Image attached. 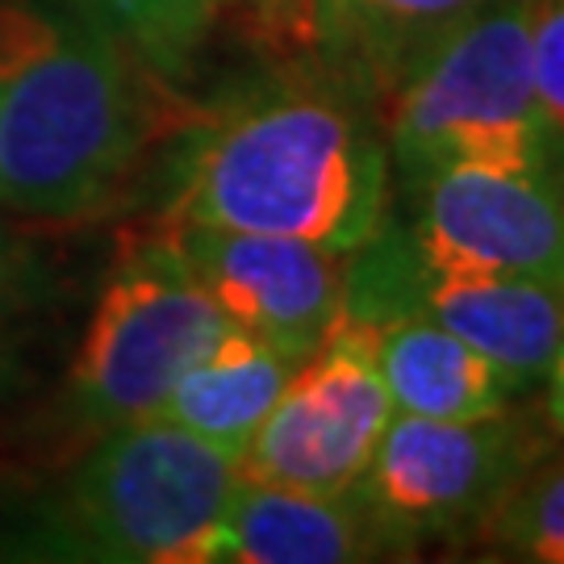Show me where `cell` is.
<instances>
[{"mask_svg": "<svg viewBox=\"0 0 564 564\" xmlns=\"http://www.w3.org/2000/svg\"><path fill=\"white\" fill-rule=\"evenodd\" d=\"M389 188L381 113L302 63L184 126L160 218L351 256L389 223Z\"/></svg>", "mask_w": 564, "mask_h": 564, "instance_id": "obj_1", "label": "cell"}, {"mask_svg": "<svg viewBox=\"0 0 564 564\" xmlns=\"http://www.w3.org/2000/svg\"><path fill=\"white\" fill-rule=\"evenodd\" d=\"M172 84L80 13L0 0V205L76 218L172 134Z\"/></svg>", "mask_w": 564, "mask_h": 564, "instance_id": "obj_2", "label": "cell"}, {"mask_svg": "<svg viewBox=\"0 0 564 564\" xmlns=\"http://www.w3.org/2000/svg\"><path fill=\"white\" fill-rule=\"evenodd\" d=\"M239 485V460L202 435L139 419L105 431L46 510L34 544L67 561L202 564Z\"/></svg>", "mask_w": 564, "mask_h": 564, "instance_id": "obj_3", "label": "cell"}, {"mask_svg": "<svg viewBox=\"0 0 564 564\" xmlns=\"http://www.w3.org/2000/svg\"><path fill=\"white\" fill-rule=\"evenodd\" d=\"M381 126L389 167L410 197L452 167H552L527 0H485L381 105Z\"/></svg>", "mask_w": 564, "mask_h": 564, "instance_id": "obj_4", "label": "cell"}, {"mask_svg": "<svg viewBox=\"0 0 564 564\" xmlns=\"http://www.w3.org/2000/svg\"><path fill=\"white\" fill-rule=\"evenodd\" d=\"M226 314L188 272L172 239H139L105 281L72 364V402L84 423L155 419L172 384L223 339Z\"/></svg>", "mask_w": 564, "mask_h": 564, "instance_id": "obj_5", "label": "cell"}, {"mask_svg": "<svg viewBox=\"0 0 564 564\" xmlns=\"http://www.w3.org/2000/svg\"><path fill=\"white\" fill-rule=\"evenodd\" d=\"M544 452V431L514 405L477 423L393 414L351 498L381 531L389 556L423 544H477L489 510Z\"/></svg>", "mask_w": 564, "mask_h": 564, "instance_id": "obj_6", "label": "cell"}, {"mask_svg": "<svg viewBox=\"0 0 564 564\" xmlns=\"http://www.w3.org/2000/svg\"><path fill=\"white\" fill-rule=\"evenodd\" d=\"M393 402L377 364V326L343 314L305 356L239 456V477L302 494H351Z\"/></svg>", "mask_w": 564, "mask_h": 564, "instance_id": "obj_7", "label": "cell"}, {"mask_svg": "<svg viewBox=\"0 0 564 564\" xmlns=\"http://www.w3.org/2000/svg\"><path fill=\"white\" fill-rule=\"evenodd\" d=\"M410 239L431 268L502 272L564 289V172L452 167L414 193Z\"/></svg>", "mask_w": 564, "mask_h": 564, "instance_id": "obj_8", "label": "cell"}, {"mask_svg": "<svg viewBox=\"0 0 564 564\" xmlns=\"http://www.w3.org/2000/svg\"><path fill=\"white\" fill-rule=\"evenodd\" d=\"M188 272L218 302L226 323L272 343L302 364L343 310V251L281 235H247L218 226H163Z\"/></svg>", "mask_w": 564, "mask_h": 564, "instance_id": "obj_9", "label": "cell"}, {"mask_svg": "<svg viewBox=\"0 0 564 564\" xmlns=\"http://www.w3.org/2000/svg\"><path fill=\"white\" fill-rule=\"evenodd\" d=\"M485 0H310V67L381 105Z\"/></svg>", "mask_w": 564, "mask_h": 564, "instance_id": "obj_10", "label": "cell"}, {"mask_svg": "<svg viewBox=\"0 0 564 564\" xmlns=\"http://www.w3.org/2000/svg\"><path fill=\"white\" fill-rule=\"evenodd\" d=\"M389 556L381 531L351 494L235 485L202 564H351Z\"/></svg>", "mask_w": 564, "mask_h": 564, "instance_id": "obj_11", "label": "cell"}, {"mask_svg": "<svg viewBox=\"0 0 564 564\" xmlns=\"http://www.w3.org/2000/svg\"><path fill=\"white\" fill-rule=\"evenodd\" d=\"M377 364L393 414L477 423L519 402L506 377L460 335L423 314H402L377 326Z\"/></svg>", "mask_w": 564, "mask_h": 564, "instance_id": "obj_12", "label": "cell"}, {"mask_svg": "<svg viewBox=\"0 0 564 564\" xmlns=\"http://www.w3.org/2000/svg\"><path fill=\"white\" fill-rule=\"evenodd\" d=\"M293 368L297 360H289L272 343L226 326L223 339L172 384L160 419L202 435L205 444L223 447L239 460L242 447L251 444V435L284 393Z\"/></svg>", "mask_w": 564, "mask_h": 564, "instance_id": "obj_13", "label": "cell"}, {"mask_svg": "<svg viewBox=\"0 0 564 564\" xmlns=\"http://www.w3.org/2000/svg\"><path fill=\"white\" fill-rule=\"evenodd\" d=\"M76 4L167 84L188 80L226 9V0H76Z\"/></svg>", "mask_w": 564, "mask_h": 564, "instance_id": "obj_14", "label": "cell"}, {"mask_svg": "<svg viewBox=\"0 0 564 564\" xmlns=\"http://www.w3.org/2000/svg\"><path fill=\"white\" fill-rule=\"evenodd\" d=\"M477 547L498 561L564 564V447H544L510 481L477 531Z\"/></svg>", "mask_w": 564, "mask_h": 564, "instance_id": "obj_15", "label": "cell"}, {"mask_svg": "<svg viewBox=\"0 0 564 564\" xmlns=\"http://www.w3.org/2000/svg\"><path fill=\"white\" fill-rule=\"evenodd\" d=\"M531 30V80L544 113L552 163L564 172V0H527Z\"/></svg>", "mask_w": 564, "mask_h": 564, "instance_id": "obj_16", "label": "cell"}, {"mask_svg": "<svg viewBox=\"0 0 564 564\" xmlns=\"http://www.w3.org/2000/svg\"><path fill=\"white\" fill-rule=\"evenodd\" d=\"M544 426L552 440H561L564 444V339L556 347V356L547 364V377H544Z\"/></svg>", "mask_w": 564, "mask_h": 564, "instance_id": "obj_17", "label": "cell"}, {"mask_svg": "<svg viewBox=\"0 0 564 564\" xmlns=\"http://www.w3.org/2000/svg\"><path fill=\"white\" fill-rule=\"evenodd\" d=\"M0 247H4V242H0Z\"/></svg>", "mask_w": 564, "mask_h": 564, "instance_id": "obj_18", "label": "cell"}]
</instances>
